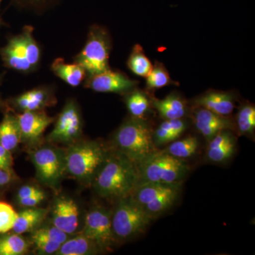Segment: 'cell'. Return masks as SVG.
Instances as JSON below:
<instances>
[{
  "label": "cell",
  "instance_id": "836d02e7",
  "mask_svg": "<svg viewBox=\"0 0 255 255\" xmlns=\"http://www.w3.org/2000/svg\"><path fill=\"white\" fill-rule=\"evenodd\" d=\"M33 235L38 237L46 238L49 241L56 242L60 244H63L68 239V234L54 226L51 227L40 228L35 231Z\"/></svg>",
  "mask_w": 255,
  "mask_h": 255
},
{
  "label": "cell",
  "instance_id": "cb8c5ba5",
  "mask_svg": "<svg viewBox=\"0 0 255 255\" xmlns=\"http://www.w3.org/2000/svg\"><path fill=\"white\" fill-rule=\"evenodd\" d=\"M125 103L132 117L144 119L150 111L151 101L145 92L137 87L126 94Z\"/></svg>",
  "mask_w": 255,
  "mask_h": 255
},
{
  "label": "cell",
  "instance_id": "2e32d148",
  "mask_svg": "<svg viewBox=\"0 0 255 255\" xmlns=\"http://www.w3.org/2000/svg\"><path fill=\"white\" fill-rule=\"evenodd\" d=\"M208 142L206 157L215 163L226 162L236 152V138L231 130L218 132Z\"/></svg>",
  "mask_w": 255,
  "mask_h": 255
},
{
  "label": "cell",
  "instance_id": "83f0119b",
  "mask_svg": "<svg viewBox=\"0 0 255 255\" xmlns=\"http://www.w3.org/2000/svg\"><path fill=\"white\" fill-rule=\"evenodd\" d=\"M235 124L240 135L253 136L255 130V105L251 103L242 105L238 110Z\"/></svg>",
  "mask_w": 255,
  "mask_h": 255
},
{
  "label": "cell",
  "instance_id": "7a4b0ae2",
  "mask_svg": "<svg viewBox=\"0 0 255 255\" xmlns=\"http://www.w3.org/2000/svg\"><path fill=\"white\" fill-rule=\"evenodd\" d=\"M114 141L119 152L136 165L157 151L152 130L143 119L125 121L116 132Z\"/></svg>",
  "mask_w": 255,
  "mask_h": 255
},
{
  "label": "cell",
  "instance_id": "d4e9b609",
  "mask_svg": "<svg viewBox=\"0 0 255 255\" xmlns=\"http://www.w3.org/2000/svg\"><path fill=\"white\" fill-rule=\"evenodd\" d=\"M179 184L171 189L170 190L164 193L162 196L151 201L146 205L142 206L146 214L148 215L151 219H155L165 213L174 205V203L179 197Z\"/></svg>",
  "mask_w": 255,
  "mask_h": 255
},
{
  "label": "cell",
  "instance_id": "ab89813d",
  "mask_svg": "<svg viewBox=\"0 0 255 255\" xmlns=\"http://www.w3.org/2000/svg\"><path fill=\"white\" fill-rule=\"evenodd\" d=\"M0 81H1V79H0ZM1 98H0V107H1Z\"/></svg>",
  "mask_w": 255,
  "mask_h": 255
},
{
  "label": "cell",
  "instance_id": "f546056e",
  "mask_svg": "<svg viewBox=\"0 0 255 255\" xmlns=\"http://www.w3.org/2000/svg\"><path fill=\"white\" fill-rule=\"evenodd\" d=\"M146 87L148 90H156L168 85L178 83L169 76L168 71L163 64L156 61L152 70L146 77Z\"/></svg>",
  "mask_w": 255,
  "mask_h": 255
},
{
  "label": "cell",
  "instance_id": "603a6c76",
  "mask_svg": "<svg viewBox=\"0 0 255 255\" xmlns=\"http://www.w3.org/2000/svg\"><path fill=\"white\" fill-rule=\"evenodd\" d=\"M47 211L43 209H28L18 213V217L13 231L16 234L30 232L34 229L46 217Z\"/></svg>",
  "mask_w": 255,
  "mask_h": 255
},
{
  "label": "cell",
  "instance_id": "277c9868",
  "mask_svg": "<svg viewBox=\"0 0 255 255\" xmlns=\"http://www.w3.org/2000/svg\"><path fill=\"white\" fill-rule=\"evenodd\" d=\"M137 186L146 183L179 184L189 172V166L183 159L176 158L163 151H155L137 164Z\"/></svg>",
  "mask_w": 255,
  "mask_h": 255
},
{
  "label": "cell",
  "instance_id": "3957f363",
  "mask_svg": "<svg viewBox=\"0 0 255 255\" xmlns=\"http://www.w3.org/2000/svg\"><path fill=\"white\" fill-rule=\"evenodd\" d=\"M1 57L8 68L23 74L33 73L39 67L42 51L30 26L11 37L1 50Z\"/></svg>",
  "mask_w": 255,
  "mask_h": 255
},
{
  "label": "cell",
  "instance_id": "e0dca14e",
  "mask_svg": "<svg viewBox=\"0 0 255 255\" xmlns=\"http://www.w3.org/2000/svg\"><path fill=\"white\" fill-rule=\"evenodd\" d=\"M79 211L76 203L71 199H58L53 209V226L67 234H72L78 226Z\"/></svg>",
  "mask_w": 255,
  "mask_h": 255
},
{
  "label": "cell",
  "instance_id": "6da1fadb",
  "mask_svg": "<svg viewBox=\"0 0 255 255\" xmlns=\"http://www.w3.org/2000/svg\"><path fill=\"white\" fill-rule=\"evenodd\" d=\"M101 167L95 180L100 196L119 199L131 196L138 184L136 164L119 152L107 157Z\"/></svg>",
  "mask_w": 255,
  "mask_h": 255
},
{
  "label": "cell",
  "instance_id": "d6a6232c",
  "mask_svg": "<svg viewBox=\"0 0 255 255\" xmlns=\"http://www.w3.org/2000/svg\"><path fill=\"white\" fill-rule=\"evenodd\" d=\"M15 4L23 9L36 13H43L58 4L59 0H12Z\"/></svg>",
  "mask_w": 255,
  "mask_h": 255
},
{
  "label": "cell",
  "instance_id": "4316f807",
  "mask_svg": "<svg viewBox=\"0 0 255 255\" xmlns=\"http://www.w3.org/2000/svg\"><path fill=\"white\" fill-rule=\"evenodd\" d=\"M127 65L132 73L141 78H146L153 67L140 44L135 45L132 48L128 59Z\"/></svg>",
  "mask_w": 255,
  "mask_h": 255
},
{
  "label": "cell",
  "instance_id": "52a82bcc",
  "mask_svg": "<svg viewBox=\"0 0 255 255\" xmlns=\"http://www.w3.org/2000/svg\"><path fill=\"white\" fill-rule=\"evenodd\" d=\"M112 217L114 236L122 240L129 239L145 232L151 218L143 208L130 196L119 199Z\"/></svg>",
  "mask_w": 255,
  "mask_h": 255
},
{
  "label": "cell",
  "instance_id": "d590c367",
  "mask_svg": "<svg viewBox=\"0 0 255 255\" xmlns=\"http://www.w3.org/2000/svg\"><path fill=\"white\" fill-rule=\"evenodd\" d=\"M12 164L13 159L10 151L0 145V169L11 173Z\"/></svg>",
  "mask_w": 255,
  "mask_h": 255
},
{
  "label": "cell",
  "instance_id": "5b68a950",
  "mask_svg": "<svg viewBox=\"0 0 255 255\" xmlns=\"http://www.w3.org/2000/svg\"><path fill=\"white\" fill-rule=\"evenodd\" d=\"M112 39L103 26L92 25L89 30L87 41L74 62L81 65L87 77L102 73L110 68V56Z\"/></svg>",
  "mask_w": 255,
  "mask_h": 255
},
{
  "label": "cell",
  "instance_id": "8992f818",
  "mask_svg": "<svg viewBox=\"0 0 255 255\" xmlns=\"http://www.w3.org/2000/svg\"><path fill=\"white\" fill-rule=\"evenodd\" d=\"M107 158V152L96 142L74 146L67 154L65 167L69 174L82 181H88Z\"/></svg>",
  "mask_w": 255,
  "mask_h": 255
},
{
  "label": "cell",
  "instance_id": "484cf974",
  "mask_svg": "<svg viewBox=\"0 0 255 255\" xmlns=\"http://www.w3.org/2000/svg\"><path fill=\"white\" fill-rule=\"evenodd\" d=\"M95 243L82 236L66 241L55 254L59 255H85L93 254L97 249ZM99 249V248H98Z\"/></svg>",
  "mask_w": 255,
  "mask_h": 255
},
{
  "label": "cell",
  "instance_id": "8fae6325",
  "mask_svg": "<svg viewBox=\"0 0 255 255\" xmlns=\"http://www.w3.org/2000/svg\"><path fill=\"white\" fill-rule=\"evenodd\" d=\"M33 163L40 179L48 185L58 182L63 170V160L58 151L44 147L36 151L32 155Z\"/></svg>",
  "mask_w": 255,
  "mask_h": 255
},
{
  "label": "cell",
  "instance_id": "ac0fdd59",
  "mask_svg": "<svg viewBox=\"0 0 255 255\" xmlns=\"http://www.w3.org/2000/svg\"><path fill=\"white\" fill-rule=\"evenodd\" d=\"M151 104L164 120L183 119L188 112L187 102L177 92H172L162 100L153 99Z\"/></svg>",
  "mask_w": 255,
  "mask_h": 255
},
{
  "label": "cell",
  "instance_id": "7402d4cb",
  "mask_svg": "<svg viewBox=\"0 0 255 255\" xmlns=\"http://www.w3.org/2000/svg\"><path fill=\"white\" fill-rule=\"evenodd\" d=\"M179 184H164L159 183H146L137 186L130 197L139 205L143 206L162 196L164 193Z\"/></svg>",
  "mask_w": 255,
  "mask_h": 255
},
{
  "label": "cell",
  "instance_id": "7c38bea8",
  "mask_svg": "<svg viewBox=\"0 0 255 255\" xmlns=\"http://www.w3.org/2000/svg\"><path fill=\"white\" fill-rule=\"evenodd\" d=\"M192 120L196 130L209 142L220 131L232 130L236 124L228 117L215 114L202 107H194Z\"/></svg>",
  "mask_w": 255,
  "mask_h": 255
},
{
  "label": "cell",
  "instance_id": "f1b7e54d",
  "mask_svg": "<svg viewBox=\"0 0 255 255\" xmlns=\"http://www.w3.org/2000/svg\"><path fill=\"white\" fill-rule=\"evenodd\" d=\"M199 147V140L196 136H188L174 140L164 149L163 152L178 159H185L194 155Z\"/></svg>",
  "mask_w": 255,
  "mask_h": 255
},
{
  "label": "cell",
  "instance_id": "4fadbf2b",
  "mask_svg": "<svg viewBox=\"0 0 255 255\" xmlns=\"http://www.w3.org/2000/svg\"><path fill=\"white\" fill-rule=\"evenodd\" d=\"M55 102L53 87L42 85L18 95L13 99L12 105L21 112H36L43 111L54 105Z\"/></svg>",
  "mask_w": 255,
  "mask_h": 255
},
{
  "label": "cell",
  "instance_id": "d6986e66",
  "mask_svg": "<svg viewBox=\"0 0 255 255\" xmlns=\"http://www.w3.org/2000/svg\"><path fill=\"white\" fill-rule=\"evenodd\" d=\"M52 72L69 86L77 87L87 78V73L81 65L74 62L68 63L63 58H58L51 64Z\"/></svg>",
  "mask_w": 255,
  "mask_h": 255
},
{
  "label": "cell",
  "instance_id": "30bf717a",
  "mask_svg": "<svg viewBox=\"0 0 255 255\" xmlns=\"http://www.w3.org/2000/svg\"><path fill=\"white\" fill-rule=\"evenodd\" d=\"M138 85L136 80H131L122 72L110 68L102 73L87 77L85 87L100 93L127 94Z\"/></svg>",
  "mask_w": 255,
  "mask_h": 255
},
{
  "label": "cell",
  "instance_id": "5bb4252c",
  "mask_svg": "<svg viewBox=\"0 0 255 255\" xmlns=\"http://www.w3.org/2000/svg\"><path fill=\"white\" fill-rule=\"evenodd\" d=\"M21 139L34 141L43 135L47 128L54 122L43 111L24 112L16 116Z\"/></svg>",
  "mask_w": 255,
  "mask_h": 255
},
{
  "label": "cell",
  "instance_id": "60d3db41",
  "mask_svg": "<svg viewBox=\"0 0 255 255\" xmlns=\"http://www.w3.org/2000/svg\"><path fill=\"white\" fill-rule=\"evenodd\" d=\"M1 1H2V0H0V5H1Z\"/></svg>",
  "mask_w": 255,
  "mask_h": 255
},
{
  "label": "cell",
  "instance_id": "1f68e13d",
  "mask_svg": "<svg viewBox=\"0 0 255 255\" xmlns=\"http://www.w3.org/2000/svg\"><path fill=\"white\" fill-rule=\"evenodd\" d=\"M18 213L7 203L0 201V233H6L13 229Z\"/></svg>",
  "mask_w": 255,
  "mask_h": 255
},
{
  "label": "cell",
  "instance_id": "9a60e30c",
  "mask_svg": "<svg viewBox=\"0 0 255 255\" xmlns=\"http://www.w3.org/2000/svg\"><path fill=\"white\" fill-rule=\"evenodd\" d=\"M236 100V95L232 92L210 90L194 99L193 105L219 115L228 117L234 110Z\"/></svg>",
  "mask_w": 255,
  "mask_h": 255
},
{
  "label": "cell",
  "instance_id": "4dcf8cb0",
  "mask_svg": "<svg viewBox=\"0 0 255 255\" xmlns=\"http://www.w3.org/2000/svg\"><path fill=\"white\" fill-rule=\"evenodd\" d=\"M27 250V243L16 233L0 237V255H21Z\"/></svg>",
  "mask_w": 255,
  "mask_h": 255
},
{
  "label": "cell",
  "instance_id": "8d00e7d4",
  "mask_svg": "<svg viewBox=\"0 0 255 255\" xmlns=\"http://www.w3.org/2000/svg\"><path fill=\"white\" fill-rule=\"evenodd\" d=\"M45 196L46 195H45L44 192L41 191V192L29 196V197L18 199V202L19 205L23 207H35L44 200Z\"/></svg>",
  "mask_w": 255,
  "mask_h": 255
},
{
  "label": "cell",
  "instance_id": "74e56055",
  "mask_svg": "<svg viewBox=\"0 0 255 255\" xmlns=\"http://www.w3.org/2000/svg\"><path fill=\"white\" fill-rule=\"evenodd\" d=\"M43 191L41 189H38L34 186H23V187L20 188L19 190L17 193V199H21L24 198L29 197L34 194H38V193Z\"/></svg>",
  "mask_w": 255,
  "mask_h": 255
},
{
  "label": "cell",
  "instance_id": "44dd1931",
  "mask_svg": "<svg viewBox=\"0 0 255 255\" xmlns=\"http://www.w3.org/2000/svg\"><path fill=\"white\" fill-rule=\"evenodd\" d=\"M21 140V131L16 117L5 114L0 123V145L11 151L16 148Z\"/></svg>",
  "mask_w": 255,
  "mask_h": 255
},
{
  "label": "cell",
  "instance_id": "ffe728a7",
  "mask_svg": "<svg viewBox=\"0 0 255 255\" xmlns=\"http://www.w3.org/2000/svg\"><path fill=\"white\" fill-rule=\"evenodd\" d=\"M187 128V123L183 119L164 120L152 132V140L155 146L165 145L174 141Z\"/></svg>",
  "mask_w": 255,
  "mask_h": 255
},
{
  "label": "cell",
  "instance_id": "9c48e42d",
  "mask_svg": "<svg viewBox=\"0 0 255 255\" xmlns=\"http://www.w3.org/2000/svg\"><path fill=\"white\" fill-rule=\"evenodd\" d=\"M82 129L80 109L75 101L69 100L58 116L48 139L52 142H72L80 136Z\"/></svg>",
  "mask_w": 255,
  "mask_h": 255
},
{
  "label": "cell",
  "instance_id": "f35d334b",
  "mask_svg": "<svg viewBox=\"0 0 255 255\" xmlns=\"http://www.w3.org/2000/svg\"><path fill=\"white\" fill-rule=\"evenodd\" d=\"M11 179H12L11 173L0 169V186L7 184L11 180Z\"/></svg>",
  "mask_w": 255,
  "mask_h": 255
},
{
  "label": "cell",
  "instance_id": "e575fe53",
  "mask_svg": "<svg viewBox=\"0 0 255 255\" xmlns=\"http://www.w3.org/2000/svg\"><path fill=\"white\" fill-rule=\"evenodd\" d=\"M32 241L36 246L37 249L41 253L46 255L55 254L60 249L62 245L60 243H56V242L49 241L46 238L38 237V236H33V235L32 236Z\"/></svg>",
  "mask_w": 255,
  "mask_h": 255
},
{
  "label": "cell",
  "instance_id": "ba28073f",
  "mask_svg": "<svg viewBox=\"0 0 255 255\" xmlns=\"http://www.w3.org/2000/svg\"><path fill=\"white\" fill-rule=\"evenodd\" d=\"M82 235L102 251H110L115 241L112 229V217L106 210L96 208L85 218Z\"/></svg>",
  "mask_w": 255,
  "mask_h": 255
}]
</instances>
